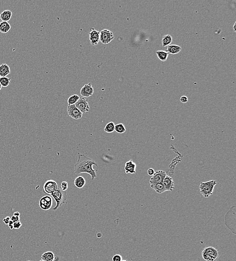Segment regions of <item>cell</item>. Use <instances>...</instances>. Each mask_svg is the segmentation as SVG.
Returning <instances> with one entry per match:
<instances>
[{
  "label": "cell",
  "instance_id": "8d00e7d4",
  "mask_svg": "<svg viewBox=\"0 0 236 261\" xmlns=\"http://www.w3.org/2000/svg\"><path fill=\"white\" fill-rule=\"evenodd\" d=\"M102 236V235L100 232H98V233H97V238H100Z\"/></svg>",
  "mask_w": 236,
  "mask_h": 261
},
{
  "label": "cell",
  "instance_id": "8fae6325",
  "mask_svg": "<svg viewBox=\"0 0 236 261\" xmlns=\"http://www.w3.org/2000/svg\"><path fill=\"white\" fill-rule=\"evenodd\" d=\"M163 183L167 191H172L175 189L173 179L169 176L166 175L163 181Z\"/></svg>",
  "mask_w": 236,
  "mask_h": 261
},
{
  "label": "cell",
  "instance_id": "cb8c5ba5",
  "mask_svg": "<svg viewBox=\"0 0 236 261\" xmlns=\"http://www.w3.org/2000/svg\"><path fill=\"white\" fill-rule=\"evenodd\" d=\"M105 132L107 133H111L115 131V125L114 123L112 122H109L107 124H106L104 129Z\"/></svg>",
  "mask_w": 236,
  "mask_h": 261
},
{
  "label": "cell",
  "instance_id": "8992f818",
  "mask_svg": "<svg viewBox=\"0 0 236 261\" xmlns=\"http://www.w3.org/2000/svg\"><path fill=\"white\" fill-rule=\"evenodd\" d=\"M113 38V34L108 30L104 29L100 33V41L104 44L110 43Z\"/></svg>",
  "mask_w": 236,
  "mask_h": 261
},
{
  "label": "cell",
  "instance_id": "60d3db41",
  "mask_svg": "<svg viewBox=\"0 0 236 261\" xmlns=\"http://www.w3.org/2000/svg\"><path fill=\"white\" fill-rule=\"evenodd\" d=\"M43 261V260H42H42H40V261Z\"/></svg>",
  "mask_w": 236,
  "mask_h": 261
},
{
  "label": "cell",
  "instance_id": "277c9868",
  "mask_svg": "<svg viewBox=\"0 0 236 261\" xmlns=\"http://www.w3.org/2000/svg\"><path fill=\"white\" fill-rule=\"evenodd\" d=\"M202 257L206 261H215L219 257V252L213 247H204L201 253Z\"/></svg>",
  "mask_w": 236,
  "mask_h": 261
},
{
  "label": "cell",
  "instance_id": "ab89813d",
  "mask_svg": "<svg viewBox=\"0 0 236 261\" xmlns=\"http://www.w3.org/2000/svg\"><path fill=\"white\" fill-rule=\"evenodd\" d=\"M121 261H128L127 259H124V260H122Z\"/></svg>",
  "mask_w": 236,
  "mask_h": 261
},
{
  "label": "cell",
  "instance_id": "7c38bea8",
  "mask_svg": "<svg viewBox=\"0 0 236 261\" xmlns=\"http://www.w3.org/2000/svg\"><path fill=\"white\" fill-rule=\"evenodd\" d=\"M94 89L91 83L85 84L80 90V94L82 96L88 98L93 94Z\"/></svg>",
  "mask_w": 236,
  "mask_h": 261
},
{
  "label": "cell",
  "instance_id": "f546056e",
  "mask_svg": "<svg viewBox=\"0 0 236 261\" xmlns=\"http://www.w3.org/2000/svg\"><path fill=\"white\" fill-rule=\"evenodd\" d=\"M22 226V223L20 221H17L13 223V229H18Z\"/></svg>",
  "mask_w": 236,
  "mask_h": 261
},
{
  "label": "cell",
  "instance_id": "4fadbf2b",
  "mask_svg": "<svg viewBox=\"0 0 236 261\" xmlns=\"http://www.w3.org/2000/svg\"><path fill=\"white\" fill-rule=\"evenodd\" d=\"M89 39L92 45H96L100 41V32L94 29H91L89 33Z\"/></svg>",
  "mask_w": 236,
  "mask_h": 261
},
{
  "label": "cell",
  "instance_id": "ba28073f",
  "mask_svg": "<svg viewBox=\"0 0 236 261\" xmlns=\"http://www.w3.org/2000/svg\"><path fill=\"white\" fill-rule=\"evenodd\" d=\"M75 105L83 114L90 111L88 101L85 98H80Z\"/></svg>",
  "mask_w": 236,
  "mask_h": 261
},
{
  "label": "cell",
  "instance_id": "ac0fdd59",
  "mask_svg": "<svg viewBox=\"0 0 236 261\" xmlns=\"http://www.w3.org/2000/svg\"><path fill=\"white\" fill-rule=\"evenodd\" d=\"M86 180L81 176H78L74 180L75 186L79 189H82L83 188L86 184Z\"/></svg>",
  "mask_w": 236,
  "mask_h": 261
},
{
  "label": "cell",
  "instance_id": "603a6c76",
  "mask_svg": "<svg viewBox=\"0 0 236 261\" xmlns=\"http://www.w3.org/2000/svg\"><path fill=\"white\" fill-rule=\"evenodd\" d=\"M158 58L162 61H166L168 57L169 54L165 51H157L156 52Z\"/></svg>",
  "mask_w": 236,
  "mask_h": 261
},
{
  "label": "cell",
  "instance_id": "4316f807",
  "mask_svg": "<svg viewBox=\"0 0 236 261\" xmlns=\"http://www.w3.org/2000/svg\"><path fill=\"white\" fill-rule=\"evenodd\" d=\"M115 131L118 134H123L126 131V128L123 124H118L115 126Z\"/></svg>",
  "mask_w": 236,
  "mask_h": 261
},
{
  "label": "cell",
  "instance_id": "5bb4252c",
  "mask_svg": "<svg viewBox=\"0 0 236 261\" xmlns=\"http://www.w3.org/2000/svg\"><path fill=\"white\" fill-rule=\"evenodd\" d=\"M137 165L132 160L126 162L124 167L126 174H135L136 173Z\"/></svg>",
  "mask_w": 236,
  "mask_h": 261
},
{
  "label": "cell",
  "instance_id": "9a60e30c",
  "mask_svg": "<svg viewBox=\"0 0 236 261\" xmlns=\"http://www.w3.org/2000/svg\"><path fill=\"white\" fill-rule=\"evenodd\" d=\"M182 48L181 47L176 45H169L167 46V49L165 51L169 54H176L181 52Z\"/></svg>",
  "mask_w": 236,
  "mask_h": 261
},
{
  "label": "cell",
  "instance_id": "d590c367",
  "mask_svg": "<svg viewBox=\"0 0 236 261\" xmlns=\"http://www.w3.org/2000/svg\"><path fill=\"white\" fill-rule=\"evenodd\" d=\"M20 213H19V212H18V211H17V212H14V215H14V216H16V217H19V216H20Z\"/></svg>",
  "mask_w": 236,
  "mask_h": 261
},
{
  "label": "cell",
  "instance_id": "f35d334b",
  "mask_svg": "<svg viewBox=\"0 0 236 261\" xmlns=\"http://www.w3.org/2000/svg\"><path fill=\"white\" fill-rule=\"evenodd\" d=\"M2 86H1V84L0 83V90H1V89H2Z\"/></svg>",
  "mask_w": 236,
  "mask_h": 261
},
{
  "label": "cell",
  "instance_id": "7402d4cb",
  "mask_svg": "<svg viewBox=\"0 0 236 261\" xmlns=\"http://www.w3.org/2000/svg\"><path fill=\"white\" fill-rule=\"evenodd\" d=\"M172 41H173V39L170 35L167 34V35H164V36L163 37L162 40V46L163 47L169 46L171 43H172Z\"/></svg>",
  "mask_w": 236,
  "mask_h": 261
},
{
  "label": "cell",
  "instance_id": "484cf974",
  "mask_svg": "<svg viewBox=\"0 0 236 261\" xmlns=\"http://www.w3.org/2000/svg\"><path fill=\"white\" fill-rule=\"evenodd\" d=\"M11 78L8 77H0V83L3 87H7L10 83Z\"/></svg>",
  "mask_w": 236,
  "mask_h": 261
},
{
  "label": "cell",
  "instance_id": "e0dca14e",
  "mask_svg": "<svg viewBox=\"0 0 236 261\" xmlns=\"http://www.w3.org/2000/svg\"><path fill=\"white\" fill-rule=\"evenodd\" d=\"M10 73V68L7 64H2L0 65V77H6Z\"/></svg>",
  "mask_w": 236,
  "mask_h": 261
},
{
  "label": "cell",
  "instance_id": "5b68a950",
  "mask_svg": "<svg viewBox=\"0 0 236 261\" xmlns=\"http://www.w3.org/2000/svg\"><path fill=\"white\" fill-rule=\"evenodd\" d=\"M57 184L53 180H49L46 181L43 185V192L47 194H51L54 193L57 189Z\"/></svg>",
  "mask_w": 236,
  "mask_h": 261
},
{
  "label": "cell",
  "instance_id": "44dd1931",
  "mask_svg": "<svg viewBox=\"0 0 236 261\" xmlns=\"http://www.w3.org/2000/svg\"><path fill=\"white\" fill-rule=\"evenodd\" d=\"M41 259L44 261H54V255L53 252L50 251L45 252L42 255Z\"/></svg>",
  "mask_w": 236,
  "mask_h": 261
},
{
  "label": "cell",
  "instance_id": "d4e9b609",
  "mask_svg": "<svg viewBox=\"0 0 236 261\" xmlns=\"http://www.w3.org/2000/svg\"><path fill=\"white\" fill-rule=\"evenodd\" d=\"M79 99H80V96L78 95H74L71 96L67 99L68 105H75L76 103L78 102Z\"/></svg>",
  "mask_w": 236,
  "mask_h": 261
},
{
  "label": "cell",
  "instance_id": "3957f363",
  "mask_svg": "<svg viewBox=\"0 0 236 261\" xmlns=\"http://www.w3.org/2000/svg\"><path fill=\"white\" fill-rule=\"evenodd\" d=\"M51 196L54 198L56 202V206L52 208L53 211H56L58 209V208L65 203L67 199V195L66 191H63L61 187L58 186L57 190L51 194Z\"/></svg>",
  "mask_w": 236,
  "mask_h": 261
},
{
  "label": "cell",
  "instance_id": "4dcf8cb0",
  "mask_svg": "<svg viewBox=\"0 0 236 261\" xmlns=\"http://www.w3.org/2000/svg\"><path fill=\"white\" fill-rule=\"evenodd\" d=\"M180 101L181 102H182L183 104H185V103L188 102V98H187V96H182L180 98Z\"/></svg>",
  "mask_w": 236,
  "mask_h": 261
},
{
  "label": "cell",
  "instance_id": "9c48e42d",
  "mask_svg": "<svg viewBox=\"0 0 236 261\" xmlns=\"http://www.w3.org/2000/svg\"><path fill=\"white\" fill-rule=\"evenodd\" d=\"M52 205V199L50 196H44L39 200V206L43 211L51 209Z\"/></svg>",
  "mask_w": 236,
  "mask_h": 261
},
{
  "label": "cell",
  "instance_id": "52a82bcc",
  "mask_svg": "<svg viewBox=\"0 0 236 261\" xmlns=\"http://www.w3.org/2000/svg\"><path fill=\"white\" fill-rule=\"evenodd\" d=\"M167 175L166 173L163 170H158L156 171L150 179V185H154L157 183H162L164 178Z\"/></svg>",
  "mask_w": 236,
  "mask_h": 261
},
{
  "label": "cell",
  "instance_id": "30bf717a",
  "mask_svg": "<svg viewBox=\"0 0 236 261\" xmlns=\"http://www.w3.org/2000/svg\"><path fill=\"white\" fill-rule=\"evenodd\" d=\"M67 111L69 116L75 120L81 119L83 116V114L76 108L75 105H68Z\"/></svg>",
  "mask_w": 236,
  "mask_h": 261
},
{
  "label": "cell",
  "instance_id": "ffe728a7",
  "mask_svg": "<svg viewBox=\"0 0 236 261\" xmlns=\"http://www.w3.org/2000/svg\"><path fill=\"white\" fill-rule=\"evenodd\" d=\"M11 28V25L8 22L2 21L0 22V32L2 33H8Z\"/></svg>",
  "mask_w": 236,
  "mask_h": 261
},
{
  "label": "cell",
  "instance_id": "f1b7e54d",
  "mask_svg": "<svg viewBox=\"0 0 236 261\" xmlns=\"http://www.w3.org/2000/svg\"><path fill=\"white\" fill-rule=\"evenodd\" d=\"M123 260V257L121 255L116 254L112 257V261H121Z\"/></svg>",
  "mask_w": 236,
  "mask_h": 261
},
{
  "label": "cell",
  "instance_id": "6da1fadb",
  "mask_svg": "<svg viewBox=\"0 0 236 261\" xmlns=\"http://www.w3.org/2000/svg\"><path fill=\"white\" fill-rule=\"evenodd\" d=\"M93 166L98 167L95 161L87 157L85 155L78 153V160L75 165V174L78 175L81 173H87L90 175L92 180H93L97 177L96 171L93 168Z\"/></svg>",
  "mask_w": 236,
  "mask_h": 261
},
{
  "label": "cell",
  "instance_id": "7bdbcfd3",
  "mask_svg": "<svg viewBox=\"0 0 236 261\" xmlns=\"http://www.w3.org/2000/svg\"></svg>",
  "mask_w": 236,
  "mask_h": 261
},
{
  "label": "cell",
  "instance_id": "d6a6232c",
  "mask_svg": "<svg viewBox=\"0 0 236 261\" xmlns=\"http://www.w3.org/2000/svg\"><path fill=\"white\" fill-rule=\"evenodd\" d=\"M155 171L154 169L153 168H149L148 169V170H147V173L150 176H153V175L154 173H155Z\"/></svg>",
  "mask_w": 236,
  "mask_h": 261
},
{
  "label": "cell",
  "instance_id": "e575fe53",
  "mask_svg": "<svg viewBox=\"0 0 236 261\" xmlns=\"http://www.w3.org/2000/svg\"><path fill=\"white\" fill-rule=\"evenodd\" d=\"M13 223H14L12 221H11V220H10L9 222L8 223V226H9V228H10V229H13Z\"/></svg>",
  "mask_w": 236,
  "mask_h": 261
},
{
  "label": "cell",
  "instance_id": "7a4b0ae2",
  "mask_svg": "<svg viewBox=\"0 0 236 261\" xmlns=\"http://www.w3.org/2000/svg\"><path fill=\"white\" fill-rule=\"evenodd\" d=\"M216 184L215 180H210L207 182H201L199 185L200 193L204 197H209L213 193V190Z\"/></svg>",
  "mask_w": 236,
  "mask_h": 261
},
{
  "label": "cell",
  "instance_id": "74e56055",
  "mask_svg": "<svg viewBox=\"0 0 236 261\" xmlns=\"http://www.w3.org/2000/svg\"><path fill=\"white\" fill-rule=\"evenodd\" d=\"M235 25H236V22L234 23V32H236V29H235Z\"/></svg>",
  "mask_w": 236,
  "mask_h": 261
},
{
  "label": "cell",
  "instance_id": "2e32d148",
  "mask_svg": "<svg viewBox=\"0 0 236 261\" xmlns=\"http://www.w3.org/2000/svg\"><path fill=\"white\" fill-rule=\"evenodd\" d=\"M150 187L151 188L154 190L157 193H158L159 194H161L162 193L167 191L163 182L157 183V184L154 185H150Z\"/></svg>",
  "mask_w": 236,
  "mask_h": 261
},
{
  "label": "cell",
  "instance_id": "83f0119b",
  "mask_svg": "<svg viewBox=\"0 0 236 261\" xmlns=\"http://www.w3.org/2000/svg\"><path fill=\"white\" fill-rule=\"evenodd\" d=\"M60 187L63 191H66L68 188V183L66 181H63L61 182Z\"/></svg>",
  "mask_w": 236,
  "mask_h": 261
},
{
  "label": "cell",
  "instance_id": "836d02e7",
  "mask_svg": "<svg viewBox=\"0 0 236 261\" xmlns=\"http://www.w3.org/2000/svg\"><path fill=\"white\" fill-rule=\"evenodd\" d=\"M10 220V217H7L3 219V222L6 225H8V223Z\"/></svg>",
  "mask_w": 236,
  "mask_h": 261
},
{
  "label": "cell",
  "instance_id": "1f68e13d",
  "mask_svg": "<svg viewBox=\"0 0 236 261\" xmlns=\"http://www.w3.org/2000/svg\"><path fill=\"white\" fill-rule=\"evenodd\" d=\"M10 220L14 223L17 222V221H20V217H16V216L13 215L12 217L10 218Z\"/></svg>",
  "mask_w": 236,
  "mask_h": 261
},
{
  "label": "cell",
  "instance_id": "d6986e66",
  "mask_svg": "<svg viewBox=\"0 0 236 261\" xmlns=\"http://www.w3.org/2000/svg\"><path fill=\"white\" fill-rule=\"evenodd\" d=\"M12 16V12L10 10H5L0 14V18L2 21L8 22L11 19Z\"/></svg>",
  "mask_w": 236,
  "mask_h": 261
},
{
  "label": "cell",
  "instance_id": "b9f144b4",
  "mask_svg": "<svg viewBox=\"0 0 236 261\" xmlns=\"http://www.w3.org/2000/svg\"></svg>",
  "mask_w": 236,
  "mask_h": 261
}]
</instances>
